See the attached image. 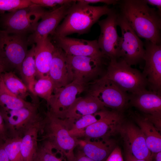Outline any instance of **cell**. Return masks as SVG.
Listing matches in <instances>:
<instances>
[{
  "mask_svg": "<svg viewBox=\"0 0 161 161\" xmlns=\"http://www.w3.org/2000/svg\"><path fill=\"white\" fill-rule=\"evenodd\" d=\"M117 21L122 34L119 58L131 66L137 65L143 61L145 53L144 43L120 12L118 13Z\"/></svg>",
  "mask_w": 161,
  "mask_h": 161,
  "instance_id": "7",
  "label": "cell"
},
{
  "mask_svg": "<svg viewBox=\"0 0 161 161\" xmlns=\"http://www.w3.org/2000/svg\"><path fill=\"white\" fill-rule=\"evenodd\" d=\"M39 104L19 109L4 111L0 109L9 137H22L30 129L38 125L43 117L39 110Z\"/></svg>",
  "mask_w": 161,
  "mask_h": 161,
  "instance_id": "8",
  "label": "cell"
},
{
  "mask_svg": "<svg viewBox=\"0 0 161 161\" xmlns=\"http://www.w3.org/2000/svg\"><path fill=\"white\" fill-rule=\"evenodd\" d=\"M39 124L30 129L22 137L21 153L22 161L38 160Z\"/></svg>",
  "mask_w": 161,
  "mask_h": 161,
  "instance_id": "24",
  "label": "cell"
},
{
  "mask_svg": "<svg viewBox=\"0 0 161 161\" xmlns=\"http://www.w3.org/2000/svg\"><path fill=\"white\" fill-rule=\"evenodd\" d=\"M74 3L46 11L33 32L27 38L29 44H35L37 41L49 35H53L59 23L66 15L69 8Z\"/></svg>",
  "mask_w": 161,
  "mask_h": 161,
  "instance_id": "18",
  "label": "cell"
},
{
  "mask_svg": "<svg viewBox=\"0 0 161 161\" xmlns=\"http://www.w3.org/2000/svg\"><path fill=\"white\" fill-rule=\"evenodd\" d=\"M103 77L109 80L129 94L146 89L148 83L142 72L119 58L110 60Z\"/></svg>",
  "mask_w": 161,
  "mask_h": 161,
  "instance_id": "4",
  "label": "cell"
},
{
  "mask_svg": "<svg viewBox=\"0 0 161 161\" xmlns=\"http://www.w3.org/2000/svg\"><path fill=\"white\" fill-rule=\"evenodd\" d=\"M145 65L142 72L149 90L161 93V45L145 40L144 43Z\"/></svg>",
  "mask_w": 161,
  "mask_h": 161,
  "instance_id": "15",
  "label": "cell"
},
{
  "mask_svg": "<svg viewBox=\"0 0 161 161\" xmlns=\"http://www.w3.org/2000/svg\"><path fill=\"white\" fill-rule=\"evenodd\" d=\"M151 161H161V151L151 154Z\"/></svg>",
  "mask_w": 161,
  "mask_h": 161,
  "instance_id": "40",
  "label": "cell"
},
{
  "mask_svg": "<svg viewBox=\"0 0 161 161\" xmlns=\"http://www.w3.org/2000/svg\"><path fill=\"white\" fill-rule=\"evenodd\" d=\"M55 45L49 77L55 89L65 86L72 81L74 79L67 62L66 53L61 48Z\"/></svg>",
  "mask_w": 161,
  "mask_h": 161,
  "instance_id": "19",
  "label": "cell"
},
{
  "mask_svg": "<svg viewBox=\"0 0 161 161\" xmlns=\"http://www.w3.org/2000/svg\"><path fill=\"white\" fill-rule=\"evenodd\" d=\"M0 161H10L3 145V143H0Z\"/></svg>",
  "mask_w": 161,
  "mask_h": 161,
  "instance_id": "39",
  "label": "cell"
},
{
  "mask_svg": "<svg viewBox=\"0 0 161 161\" xmlns=\"http://www.w3.org/2000/svg\"><path fill=\"white\" fill-rule=\"evenodd\" d=\"M8 137L5 123L0 112V143H3Z\"/></svg>",
  "mask_w": 161,
  "mask_h": 161,
  "instance_id": "34",
  "label": "cell"
},
{
  "mask_svg": "<svg viewBox=\"0 0 161 161\" xmlns=\"http://www.w3.org/2000/svg\"><path fill=\"white\" fill-rule=\"evenodd\" d=\"M22 137H8L3 143L10 161H22L21 153Z\"/></svg>",
  "mask_w": 161,
  "mask_h": 161,
  "instance_id": "29",
  "label": "cell"
},
{
  "mask_svg": "<svg viewBox=\"0 0 161 161\" xmlns=\"http://www.w3.org/2000/svg\"><path fill=\"white\" fill-rule=\"evenodd\" d=\"M105 107L101 101L90 95L77 97L67 110L63 119L69 128L75 121L82 116L94 114Z\"/></svg>",
  "mask_w": 161,
  "mask_h": 161,
  "instance_id": "20",
  "label": "cell"
},
{
  "mask_svg": "<svg viewBox=\"0 0 161 161\" xmlns=\"http://www.w3.org/2000/svg\"><path fill=\"white\" fill-rule=\"evenodd\" d=\"M1 77L7 88L17 97L25 100L30 95L27 86L13 72L6 71L1 74Z\"/></svg>",
  "mask_w": 161,
  "mask_h": 161,
  "instance_id": "27",
  "label": "cell"
},
{
  "mask_svg": "<svg viewBox=\"0 0 161 161\" xmlns=\"http://www.w3.org/2000/svg\"><path fill=\"white\" fill-rule=\"evenodd\" d=\"M119 131L126 147V159L151 161V153L140 128L131 124L122 125Z\"/></svg>",
  "mask_w": 161,
  "mask_h": 161,
  "instance_id": "14",
  "label": "cell"
},
{
  "mask_svg": "<svg viewBox=\"0 0 161 161\" xmlns=\"http://www.w3.org/2000/svg\"><path fill=\"white\" fill-rule=\"evenodd\" d=\"M66 55L74 80H79L87 84L100 78L104 66L108 63L105 61L108 58Z\"/></svg>",
  "mask_w": 161,
  "mask_h": 161,
  "instance_id": "13",
  "label": "cell"
},
{
  "mask_svg": "<svg viewBox=\"0 0 161 161\" xmlns=\"http://www.w3.org/2000/svg\"><path fill=\"white\" fill-rule=\"evenodd\" d=\"M1 80H2V79H1V74L0 73V89L1 84Z\"/></svg>",
  "mask_w": 161,
  "mask_h": 161,
  "instance_id": "43",
  "label": "cell"
},
{
  "mask_svg": "<svg viewBox=\"0 0 161 161\" xmlns=\"http://www.w3.org/2000/svg\"><path fill=\"white\" fill-rule=\"evenodd\" d=\"M35 44L28 50L23 61L20 74L21 80L27 86L29 92L36 80V69L34 57Z\"/></svg>",
  "mask_w": 161,
  "mask_h": 161,
  "instance_id": "26",
  "label": "cell"
},
{
  "mask_svg": "<svg viewBox=\"0 0 161 161\" xmlns=\"http://www.w3.org/2000/svg\"><path fill=\"white\" fill-rule=\"evenodd\" d=\"M105 161H124L120 149L115 147Z\"/></svg>",
  "mask_w": 161,
  "mask_h": 161,
  "instance_id": "35",
  "label": "cell"
},
{
  "mask_svg": "<svg viewBox=\"0 0 161 161\" xmlns=\"http://www.w3.org/2000/svg\"><path fill=\"white\" fill-rule=\"evenodd\" d=\"M32 3L42 7H55L73 4L76 1L73 0H30Z\"/></svg>",
  "mask_w": 161,
  "mask_h": 161,
  "instance_id": "33",
  "label": "cell"
},
{
  "mask_svg": "<svg viewBox=\"0 0 161 161\" xmlns=\"http://www.w3.org/2000/svg\"><path fill=\"white\" fill-rule=\"evenodd\" d=\"M54 89L52 81L49 77L36 79L30 93L34 96L38 97L49 103Z\"/></svg>",
  "mask_w": 161,
  "mask_h": 161,
  "instance_id": "28",
  "label": "cell"
},
{
  "mask_svg": "<svg viewBox=\"0 0 161 161\" xmlns=\"http://www.w3.org/2000/svg\"><path fill=\"white\" fill-rule=\"evenodd\" d=\"M112 9L106 4L94 6L76 0L52 36L65 37L74 33H87L101 16L107 15Z\"/></svg>",
  "mask_w": 161,
  "mask_h": 161,
  "instance_id": "2",
  "label": "cell"
},
{
  "mask_svg": "<svg viewBox=\"0 0 161 161\" xmlns=\"http://www.w3.org/2000/svg\"><path fill=\"white\" fill-rule=\"evenodd\" d=\"M120 12L140 38L160 44L161 14L150 7L146 0H124L120 2Z\"/></svg>",
  "mask_w": 161,
  "mask_h": 161,
  "instance_id": "1",
  "label": "cell"
},
{
  "mask_svg": "<svg viewBox=\"0 0 161 161\" xmlns=\"http://www.w3.org/2000/svg\"><path fill=\"white\" fill-rule=\"evenodd\" d=\"M28 44L25 35L0 30V56L8 69H14L20 72Z\"/></svg>",
  "mask_w": 161,
  "mask_h": 161,
  "instance_id": "9",
  "label": "cell"
},
{
  "mask_svg": "<svg viewBox=\"0 0 161 161\" xmlns=\"http://www.w3.org/2000/svg\"><path fill=\"white\" fill-rule=\"evenodd\" d=\"M53 38L55 44L67 55L108 59L101 52L97 40H89L58 36H53Z\"/></svg>",
  "mask_w": 161,
  "mask_h": 161,
  "instance_id": "17",
  "label": "cell"
},
{
  "mask_svg": "<svg viewBox=\"0 0 161 161\" xmlns=\"http://www.w3.org/2000/svg\"><path fill=\"white\" fill-rule=\"evenodd\" d=\"M129 104L142 112L158 127H160L161 93L146 89L129 94Z\"/></svg>",
  "mask_w": 161,
  "mask_h": 161,
  "instance_id": "16",
  "label": "cell"
},
{
  "mask_svg": "<svg viewBox=\"0 0 161 161\" xmlns=\"http://www.w3.org/2000/svg\"><path fill=\"white\" fill-rule=\"evenodd\" d=\"M148 4L154 6L158 8L157 11L161 14V0H146Z\"/></svg>",
  "mask_w": 161,
  "mask_h": 161,
  "instance_id": "38",
  "label": "cell"
},
{
  "mask_svg": "<svg viewBox=\"0 0 161 161\" xmlns=\"http://www.w3.org/2000/svg\"><path fill=\"white\" fill-rule=\"evenodd\" d=\"M78 1L88 4L102 3H105L108 5L110 4L115 5L119 2V1L117 0H78Z\"/></svg>",
  "mask_w": 161,
  "mask_h": 161,
  "instance_id": "36",
  "label": "cell"
},
{
  "mask_svg": "<svg viewBox=\"0 0 161 161\" xmlns=\"http://www.w3.org/2000/svg\"><path fill=\"white\" fill-rule=\"evenodd\" d=\"M133 116L144 135L147 146L151 153L161 151V135L157 129L144 116Z\"/></svg>",
  "mask_w": 161,
  "mask_h": 161,
  "instance_id": "23",
  "label": "cell"
},
{
  "mask_svg": "<svg viewBox=\"0 0 161 161\" xmlns=\"http://www.w3.org/2000/svg\"><path fill=\"white\" fill-rule=\"evenodd\" d=\"M97 112L94 114L82 116L75 121L69 128L70 134L76 138L79 134L86 127L96 122L99 119Z\"/></svg>",
  "mask_w": 161,
  "mask_h": 161,
  "instance_id": "30",
  "label": "cell"
},
{
  "mask_svg": "<svg viewBox=\"0 0 161 161\" xmlns=\"http://www.w3.org/2000/svg\"><path fill=\"white\" fill-rule=\"evenodd\" d=\"M37 104L26 101L11 92L6 87L2 80L0 89V109L4 111L17 110L29 107Z\"/></svg>",
  "mask_w": 161,
  "mask_h": 161,
  "instance_id": "25",
  "label": "cell"
},
{
  "mask_svg": "<svg viewBox=\"0 0 161 161\" xmlns=\"http://www.w3.org/2000/svg\"><path fill=\"white\" fill-rule=\"evenodd\" d=\"M52 148L44 141L40 146L38 154V159L40 161H63L61 158L57 157L52 151Z\"/></svg>",
  "mask_w": 161,
  "mask_h": 161,
  "instance_id": "32",
  "label": "cell"
},
{
  "mask_svg": "<svg viewBox=\"0 0 161 161\" xmlns=\"http://www.w3.org/2000/svg\"><path fill=\"white\" fill-rule=\"evenodd\" d=\"M88 84L78 79L63 87L54 89L47 104L48 112L60 118H65L67 111L77 96L86 91Z\"/></svg>",
  "mask_w": 161,
  "mask_h": 161,
  "instance_id": "10",
  "label": "cell"
},
{
  "mask_svg": "<svg viewBox=\"0 0 161 161\" xmlns=\"http://www.w3.org/2000/svg\"><path fill=\"white\" fill-rule=\"evenodd\" d=\"M32 4L30 0H0V14L11 12Z\"/></svg>",
  "mask_w": 161,
  "mask_h": 161,
  "instance_id": "31",
  "label": "cell"
},
{
  "mask_svg": "<svg viewBox=\"0 0 161 161\" xmlns=\"http://www.w3.org/2000/svg\"><path fill=\"white\" fill-rule=\"evenodd\" d=\"M99 117L79 134L78 137L89 138H109L119 130L122 126L123 116L122 112L104 109L97 112Z\"/></svg>",
  "mask_w": 161,
  "mask_h": 161,
  "instance_id": "12",
  "label": "cell"
},
{
  "mask_svg": "<svg viewBox=\"0 0 161 161\" xmlns=\"http://www.w3.org/2000/svg\"><path fill=\"white\" fill-rule=\"evenodd\" d=\"M46 10L32 4L26 7L1 15L3 30L12 34L25 35L32 33Z\"/></svg>",
  "mask_w": 161,
  "mask_h": 161,
  "instance_id": "5",
  "label": "cell"
},
{
  "mask_svg": "<svg viewBox=\"0 0 161 161\" xmlns=\"http://www.w3.org/2000/svg\"><path fill=\"white\" fill-rule=\"evenodd\" d=\"M91 141L89 139L79 141L82 151L87 157L95 161H105L115 148L114 140L109 138Z\"/></svg>",
  "mask_w": 161,
  "mask_h": 161,
  "instance_id": "22",
  "label": "cell"
},
{
  "mask_svg": "<svg viewBox=\"0 0 161 161\" xmlns=\"http://www.w3.org/2000/svg\"><path fill=\"white\" fill-rule=\"evenodd\" d=\"M39 161V160H38V161Z\"/></svg>",
  "mask_w": 161,
  "mask_h": 161,
  "instance_id": "44",
  "label": "cell"
},
{
  "mask_svg": "<svg viewBox=\"0 0 161 161\" xmlns=\"http://www.w3.org/2000/svg\"><path fill=\"white\" fill-rule=\"evenodd\" d=\"M55 45L49 36L35 44L34 57L36 69V79L49 77V67Z\"/></svg>",
  "mask_w": 161,
  "mask_h": 161,
  "instance_id": "21",
  "label": "cell"
},
{
  "mask_svg": "<svg viewBox=\"0 0 161 161\" xmlns=\"http://www.w3.org/2000/svg\"><path fill=\"white\" fill-rule=\"evenodd\" d=\"M69 130L64 119L48 111L39 123L38 134L41 135V140L47 143L52 149L60 151L67 161H74V150L79 141L70 134Z\"/></svg>",
  "mask_w": 161,
  "mask_h": 161,
  "instance_id": "3",
  "label": "cell"
},
{
  "mask_svg": "<svg viewBox=\"0 0 161 161\" xmlns=\"http://www.w3.org/2000/svg\"><path fill=\"white\" fill-rule=\"evenodd\" d=\"M74 161H95L85 155L81 151H79L76 155H75Z\"/></svg>",
  "mask_w": 161,
  "mask_h": 161,
  "instance_id": "37",
  "label": "cell"
},
{
  "mask_svg": "<svg viewBox=\"0 0 161 161\" xmlns=\"http://www.w3.org/2000/svg\"><path fill=\"white\" fill-rule=\"evenodd\" d=\"M7 66L0 56V73L7 71Z\"/></svg>",
  "mask_w": 161,
  "mask_h": 161,
  "instance_id": "41",
  "label": "cell"
},
{
  "mask_svg": "<svg viewBox=\"0 0 161 161\" xmlns=\"http://www.w3.org/2000/svg\"><path fill=\"white\" fill-rule=\"evenodd\" d=\"M117 16L112 9L106 18L98 22L100 32L97 43L102 53L109 60L119 58L120 37L117 30Z\"/></svg>",
  "mask_w": 161,
  "mask_h": 161,
  "instance_id": "11",
  "label": "cell"
},
{
  "mask_svg": "<svg viewBox=\"0 0 161 161\" xmlns=\"http://www.w3.org/2000/svg\"><path fill=\"white\" fill-rule=\"evenodd\" d=\"M86 91L101 101L105 107L120 112L129 104V94L112 81L103 77L88 84Z\"/></svg>",
  "mask_w": 161,
  "mask_h": 161,
  "instance_id": "6",
  "label": "cell"
},
{
  "mask_svg": "<svg viewBox=\"0 0 161 161\" xmlns=\"http://www.w3.org/2000/svg\"><path fill=\"white\" fill-rule=\"evenodd\" d=\"M126 161H147L145 160H139L134 159H126Z\"/></svg>",
  "mask_w": 161,
  "mask_h": 161,
  "instance_id": "42",
  "label": "cell"
}]
</instances>
